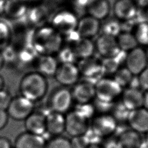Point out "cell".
Returning <instances> with one entry per match:
<instances>
[{"mask_svg": "<svg viewBox=\"0 0 148 148\" xmlns=\"http://www.w3.org/2000/svg\"><path fill=\"white\" fill-rule=\"evenodd\" d=\"M45 148H72L70 140L61 135L53 136L46 142Z\"/></svg>", "mask_w": 148, "mask_h": 148, "instance_id": "obj_34", "label": "cell"}, {"mask_svg": "<svg viewBox=\"0 0 148 148\" xmlns=\"http://www.w3.org/2000/svg\"><path fill=\"white\" fill-rule=\"evenodd\" d=\"M71 92L77 104L90 103L95 97V85L85 79L75 84Z\"/></svg>", "mask_w": 148, "mask_h": 148, "instance_id": "obj_11", "label": "cell"}, {"mask_svg": "<svg viewBox=\"0 0 148 148\" xmlns=\"http://www.w3.org/2000/svg\"><path fill=\"white\" fill-rule=\"evenodd\" d=\"M34 65L35 71L47 77L54 76L59 62L54 56L38 55Z\"/></svg>", "mask_w": 148, "mask_h": 148, "instance_id": "obj_16", "label": "cell"}, {"mask_svg": "<svg viewBox=\"0 0 148 148\" xmlns=\"http://www.w3.org/2000/svg\"><path fill=\"white\" fill-rule=\"evenodd\" d=\"M144 95L139 89L128 88L123 94L122 102L130 110H134L143 106Z\"/></svg>", "mask_w": 148, "mask_h": 148, "instance_id": "obj_21", "label": "cell"}, {"mask_svg": "<svg viewBox=\"0 0 148 148\" xmlns=\"http://www.w3.org/2000/svg\"><path fill=\"white\" fill-rule=\"evenodd\" d=\"M49 16V9L45 5L34 7L27 13V17L29 23L36 26H41L43 24L48 18Z\"/></svg>", "mask_w": 148, "mask_h": 148, "instance_id": "obj_26", "label": "cell"}, {"mask_svg": "<svg viewBox=\"0 0 148 148\" xmlns=\"http://www.w3.org/2000/svg\"><path fill=\"white\" fill-rule=\"evenodd\" d=\"M5 87V80L3 77L0 75V91L4 89Z\"/></svg>", "mask_w": 148, "mask_h": 148, "instance_id": "obj_49", "label": "cell"}, {"mask_svg": "<svg viewBox=\"0 0 148 148\" xmlns=\"http://www.w3.org/2000/svg\"><path fill=\"white\" fill-rule=\"evenodd\" d=\"M148 61L146 52L136 47L127 53L126 68L134 75H139L146 68Z\"/></svg>", "mask_w": 148, "mask_h": 148, "instance_id": "obj_10", "label": "cell"}, {"mask_svg": "<svg viewBox=\"0 0 148 148\" xmlns=\"http://www.w3.org/2000/svg\"><path fill=\"white\" fill-rule=\"evenodd\" d=\"M5 0H0V14L4 12V6H5Z\"/></svg>", "mask_w": 148, "mask_h": 148, "instance_id": "obj_48", "label": "cell"}, {"mask_svg": "<svg viewBox=\"0 0 148 148\" xmlns=\"http://www.w3.org/2000/svg\"><path fill=\"white\" fill-rule=\"evenodd\" d=\"M5 64V60L3 59V57L2 55L1 52L0 51V70L3 67Z\"/></svg>", "mask_w": 148, "mask_h": 148, "instance_id": "obj_50", "label": "cell"}, {"mask_svg": "<svg viewBox=\"0 0 148 148\" xmlns=\"http://www.w3.org/2000/svg\"><path fill=\"white\" fill-rule=\"evenodd\" d=\"M138 3L140 6H144L148 4V0H137Z\"/></svg>", "mask_w": 148, "mask_h": 148, "instance_id": "obj_51", "label": "cell"}, {"mask_svg": "<svg viewBox=\"0 0 148 148\" xmlns=\"http://www.w3.org/2000/svg\"><path fill=\"white\" fill-rule=\"evenodd\" d=\"M73 102L71 90L66 87L61 86L54 89L48 100L49 111L65 114L70 111Z\"/></svg>", "mask_w": 148, "mask_h": 148, "instance_id": "obj_3", "label": "cell"}, {"mask_svg": "<svg viewBox=\"0 0 148 148\" xmlns=\"http://www.w3.org/2000/svg\"><path fill=\"white\" fill-rule=\"evenodd\" d=\"M70 142L72 148H87L89 146L83 135L72 137Z\"/></svg>", "mask_w": 148, "mask_h": 148, "instance_id": "obj_40", "label": "cell"}, {"mask_svg": "<svg viewBox=\"0 0 148 148\" xmlns=\"http://www.w3.org/2000/svg\"><path fill=\"white\" fill-rule=\"evenodd\" d=\"M138 148H148V141L146 139L142 140Z\"/></svg>", "mask_w": 148, "mask_h": 148, "instance_id": "obj_47", "label": "cell"}, {"mask_svg": "<svg viewBox=\"0 0 148 148\" xmlns=\"http://www.w3.org/2000/svg\"><path fill=\"white\" fill-rule=\"evenodd\" d=\"M136 11V5L132 0H117L114 3L113 12L119 19L130 20L135 16Z\"/></svg>", "mask_w": 148, "mask_h": 148, "instance_id": "obj_20", "label": "cell"}, {"mask_svg": "<svg viewBox=\"0 0 148 148\" xmlns=\"http://www.w3.org/2000/svg\"><path fill=\"white\" fill-rule=\"evenodd\" d=\"M102 34L116 37L117 36L121 31V24L119 20L114 18H110L106 20L101 27Z\"/></svg>", "mask_w": 148, "mask_h": 148, "instance_id": "obj_29", "label": "cell"}, {"mask_svg": "<svg viewBox=\"0 0 148 148\" xmlns=\"http://www.w3.org/2000/svg\"><path fill=\"white\" fill-rule=\"evenodd\" d=\"M100 27L98 20L87 16L78 21L76 31L81 38L90 39L98 32Z\"/></svg>", "mask_w": 148, "mask_h": 148, "instance_id": "obj_18", "label": "cell"}, {"mask_svg": "<svg viewBox=\"0 0 148 148\" xmlns=\"http://www.w3.org/2000/svg\"><path fill=\"white\" fill-rule=\"evenodd\" d=\"M47 91L48 82L46 77L36 71L25 73L20 80V95L34 102L43 99Z\"/></svg>", "mask_w": 148, "mask_h": 148, "instance_id": "obj_2", "label": "cell"}, {"mask_svg": "<svg viewBox=\"0 0 148 148\" xmlns=\"http://www.w3.org/2000/svg\"><path fill=\"white\" fill-rule=\"evenodd\" d=\"M13 32L9 23L0 21V51L12 44Z\"/></svg>", "mask_w": 148, "mask_h": 148, "instance_id": "obj_28", "label": "cell"}, {"mask_svg": "<svg viewBox=\"0 0 148 148\" xmlns=\"http://www.w3.org/2000/svg\"><path fill=\"white\" fill-rule=\"evenodd\" d=\"M101 64L105 73H114L120 66L113 57L105 58Z\"/></svg>", "mask_w": 148, "mask_h": 148, "instance_id": "obj_38", "label": "cell"}, {"mask_svg": "<svg viewBox=\"0 0 148 148\" xmlns=\"http://www.w3.org/2000/svg\"><path fill=\"white\" fill-rule=\"evenodd\" d=\"M90 0H75L74 8L77 13L79 14H83L87 10Z\"/></svg>", "mask_w": 148, "mask_h": 148, "instance_id": "obj_41", "label": "cell"}, {"mask_svg": "<svg viewBox=\"0 0 148 148\" xmlns=\"http://www.w3.org/2000/svg\"><path fill=\"white\" fill-rule=\"evenodd\" d=\"M146 54H147V58H148V51L146 53Z\"/></svg>", "mask_w": 148, "mask_h": 148, "instance_id": "obj_54", "label": "cell"}, {"mask_svg": "<svg viewBox=\"0 0 148 148\" xmlns=\"http://www.w3.org/2000/svg\"><path fill=\"white\" fill-rule=\"evenodd\" d=\"M140 87L148 91V68H146L138 76Z\"/></svg>", "mask_w": 148, "mask_h": 148, "instance_id": "obj_42", "label": "cell"}, {"mask_svg": "<svg viewBox=\"0 0 148 148\" xmlns=\"http://www.w3.org/2000/svg\"><path fill=\"white\" fill-rule=\"evenodd\" d=\"M46 133L53 136L61 135L65 130V116L49 111L46 114Z\"/></svg>", "mask_w": 148, "mask_h": 148, "instance_id": "obj_15", "label": "cell"}, {"mask_svg": "<svg viewBox=\"0 0 148 148\" xmlns=\"http://www.w3.org/2000/svg\"><path fill=\"white\" fill-rule=\"evenodd\" d=\"M147 17H148V13H147Z\"/></svg>", "mask_w": 148, "mask_h": 148, "instance_id": "obj_55", "label": "cell"}, {"mask_svg": "<svg viewBox=\"0 0 148 148\" xmlns=\"http://www.w3.org/2000/svg\"><path fill=\"white\" fill-rule=\"evenodd\" d=\"M112 112V116L117 121H123L128 120L131 110L127 109L122 102H120L114 104Z\"/></svg>", "mask_w": 148, "mask_h": 148, "instance_id": "obj_32", "label": "cell"}, {"mask_svg": "<svg viewBox=\"0 0 148 148\" xmlns=\"http://www.w3.org/2000/svg\"><path fill=\"white\" fill-rule=\"evenodd\" d=\"M65 116V131L71 137L83 135L89 128L88 120L74 109L69 111Z\"/></svg>", "mask_w": 148, "mask_h": 148, "instance_id": "obj_8", "label": "cell"}, {"mask_svg": "<svg viewBox=\"0 0 148 148\" xmlns=\"http://www.w3.org/2000/svg\"><path fill=\"white\" fill-rule=\"evenodd\" d=\"M143 106L145 108L148 110V91L143 97Z\"/></svg>", "mask_w": 148, "mask_h": 148, "instance_id": "obj_46", "label": "cell"}, {"mask_svg": "<svg viewBox=\"0 0 148 148\" xmlns=\"http://www.w3.org/2000/svg\"><path fill=\"white\" fill-rule=\"evenodd\" d=\"M132 130L139 132L148 131V110L139 108L131 110L127 120Z\"/></svg>", "mask_w": 148, "mask_h": 148, "instance_id": "obj_19", "label": "cell"}, {"mask_svg": "<svg viewBox=\"0 0 148 148\" xmlns=\"http://www.w3.org/2000/svg\"><path fill=\"white\" fill-rule=\"evenodd\" d=\"M135 38L138 43L148 45V22H143L138 24L135 35Z\"/></svg>", "mask_w": 148, "mask_h": 148, "instance_id": "obj_33", "label": "cell"}, {"mask_svg": "<svg viewBox=\"0 0 148 148\" xmlns=\"http://www.w3.org/2000/svg\"><path fill=\"white\" fill-rule=\"evenodd\" d=\"M90 16L99 20L105 18L110 12V4L108 0H91L87 9Z\"/></svg>", "mask_w": 148, "mask_h": 148, "instance_id": "obj_24", "label": "cell"}, {"mask_svg": "<svg viewBox=\"0 0 148 148\" xmlns=\"http://www.w3.org/2000/svg\"><path fill=\"white\" fill-rule=\"evenodd\" d=\"M117 41L120 50L126 52L136 48L138 44L135 35L128 32H121L117 36Z\"/></svg>", "mask_w": 148, "mask_h": 148, "instance_id": "obj_27", "label": "cell"}, {"mask_svg": "<svg viewBox=\"0 0 148 148\" xmlns=\"http://www.w3.org/2000/svg\"><path fill=\"white\" fill-rule=\"evenodd\" d=\"M31 45L38 55L56 54L64 45L63 36L51 27L34 30Z\"/></svg>", "mask_w": 148, "mask_h": 148, "instance_id": "obj_1", "label": "cell"}, {"mask_svg": "<svg viewBox=\"0 0 148 148\" xmlns=\"http://www.w3.org/2000/svg\"><path fill=\"white\" fill-rule=\"evenodd\" d=\"M88 146H100L103 138L97 134L91 127H89L83 135Z\"/></svg>", "mask_w": 148, "mask_h": 148, "instance_id": "obj_36", "label": "cell"}, {"mask_svg": "<svg viewBox=\"0 0 148 148\" xmlns=\"http://www.w3.org/2000/svg\"><path fill=\"white\" fill-rule=\"evenodd\" d=\"M120 148H138L142 139L138 132L134 131H124L117 138Z\"/></svg>", "mask_w": 148, "mask_h": 148, "instance_id": "obj_25", "label": "cell"}, {"mask_svg": "<svg viewBox=\"0 0 148 148\" xmlns=\"http://www.w3.org/2000/svg\"><path fill=\"white\" fill-rule=\"evenodd\" d=\"M95 47L104 58L113 57L120 50L116 37L104 34L97 39Z\"/></svg>", "mask_w": 148, "mask_h": 148, "instance_id": "obj_14", "label": "cell"}, {"mask_svg": "<svg viewBox=\"0 0 148 148\" xmlns=\"http://www.w3.org/2000/svg\"><path fill=\"white\" fill-rule=\"evenodd\" d=\"M80 75V73L75 63H59L54 77L61 86L68 87L76 84Z\"/></svg>", "mask_w": 148, "mask_h": 148, "instance_id": "obj_6", "label": "cell"}, {"mask_svg": "<svg viewBox=\"0 0 148 148\" xmlns=\"http://www.w3.org/2000/svg\"><path fill=\"white\" fill-rule=\"evenodd\" d=\"M95 97L103 101L113 102L122 91L120 87L114 79L102 78L95 84Z\"/></svg>", "mask_w": 148, "mask_h": 148, "instance_id": "obj_7", "label": "cell"}, {"mask_svg": "<svg viewBox=\"0 0 148 148\" xmlns=\"http://www.w3.org/2000/svg\"><path fill=\"white\" fill-rule=\"evenodd\" d=\"M117 126V121L112 115L102 114L93 120L91 128L99 136L104 138L113 133Z\"/></svg>", "mask_w": 148, "mask_h": 148, "instance_id": "obj_12", "label": "cell"}, {"mask_svg": "<svg viewBox=\"0 0 148 148\" xmlns=\"http://www.w3.org/2000/svg\"><path fill=\"white\" fill-rule=\"evenodd\" d=\"M74 110L88 120L94 116L95 112V109L93 104L90 103V102L77 104Z\"/></svg>", "mask_w": 148, "mask_h": 148, "instance_id": "obj_35", "label": "cell"}, {"mask_svg": "<svg viewBox=\"0 0 148 148\" xmlns=\"http://www.w3.org/2000/svg\"><path fill=\"white\" fill-rule=\"evenodd\" d=\"M35 110V102L20 95L12 98L6 111L9 118L24 121Z\"/></svg>", "mask_w": 148, "mask_h": 148, "instance_id": "obj_4", "label": "cell"}, {"mask_svg": "<svg viewBox=\"0 0 148 148\" xmlns=\"http://www.w3.org/2000/svg\"><path fill=\"white\" fill-rule=\"evenodd\" d=\"M76 65L80 75L84 77V79L94 85L102 79L105 74L101 63L91 57L80 59Z\"/></svg>", "mask_w": 148, "mask_h": 148, "instance_id": "obj_5", "label": "cell"}, {"mask_svg": "<svg viewBox=\"0 0 148 148\" xmlns=\"http://www.w3.org/2000/svg\"><path fill=\"white\" fill-rule=\"evenodd\" d=\"M87 148H102L101 146H89Z\"/></svg>", "mask_w": 148, "mask_h": 148, "instance_id": "obj_52", "label": "cell"}, {"mask_svg": "<svg viewBox=\"0 0 148 148\" xmlns=\"http://www.w3.org/2000/svg\"><path fill=\"white\" fill-rule=\"evenodd\" d=\"M68 46L72 49L76 58L80 59L91 57L95 49V45L90 39L83 38H80L75 42Z\"/></svg>", "mask_w": 148, "mask_h": 148, "instance_id": "obj_22", "label": "cell"}, {"mask_svg": "<svg viewBox=\"0 0 148 148\" xmlns=\"http://www.w3.org/2000/svg\"><path fill=\"white\" fill-rule=\"evenodd\" d=\"M46 113L34 110L24 120L25 131L29 133L42 136L46 133Z\"/></svg>", "mask_w": 148, "mask_h": 148, "instance_id": "obj_13", "label": "cell"}, {"mask_svg": "<svg viewBox=\"0 0 148 148\" xmlns=\"http://www.w3.org/2000/svg\"><path fill=\"white\" fill-rule=\"evenodd\" d=\"M114 75V80L122 88L129 85L134 76L127 68H119Z\"/></svg>", "mask_w": 148, "mask_h": 148, "instance_id": "obj_31", "label": "cell"}, {"mask_svg": "<svg viewBox=\"0 0 148 148\" xmlns=\"http://www.w3.org/2000/svg\"><path fill=\"white\" fill-rule=\"evenodd\" d=\"M77 23L75 15L69 12L63 11L54 16L52 27L63 36L75 31Z\"/></svg>", "mask_w": 148, "mask_h": 148, "instance_id": "obj_9", "label": "cell"}, {"mask_svg": "<svg viewBox=\"0 0 148 148\" xmlns=\"http://www.w3.org/2000/svg\"><path fill=\"white\" fill-rule=\"evenodd\" d=\"M4 13L13 20L18 19L27 13V6L21 0H6L5 2Z\"/></svg>", "mask_w": 148, "mask_h": 148, "instance_id": "obj_23", "label": "cell"}, {"mask_svg": "<svg viewBox=\"0 0 148 148\" xmlns=\"http://www.w3.org/2000/svg\"><path fill=\"white\" fill-rule=\"evenodd\" d=\"M90 1H91V0H90Z\"/></svg>", "mask_w": 148, "mask_h": 148, "instance_id": "obj_56", "label": "cell"}, {"mask_svg": "<svg viewBox=\"0 0 148 148\" xmlns=\"http://www.w3.org/2000/svg\"><path fill=\"white\" fill-rule=\"evenodd\" d=\"M13 97L10 92L3 89L0 91V109L6 110Z\"/></svg>", "mask_w": 148, "mask_h": 148, "instance_id": "obj_39", "label": "cell"}, {"mask_svg": "<svg viewBox=\"0 0 148 148\" xmlns=\"http://www.w3.org/2000/svg\"><path fill=\"white\" fill-rule=\"evenodd\" d=\"M9 118L6 111L5 110L0 109V131L6 127L8 123Z\"/></svg>", "mask_w": 148, "mask_h": 148, "instance_id": "obj_44", "label": "cell"}, {"mask_svg": "<svg viewBox=\"0 0 148 148\" xmlns=\"http://www.w3.org/2000/svg\"><path fill=\"white\" fill-rule=\"evenodd\" d=\"M46 142L43 136L25 131L16 137L14 148H45Z\"/></svg>", "mask_w": 148, "mask_h": 148, "instance_id": "obj_17", "label": "cell"}, {"mask_svg": "<svg viewBox=\"0 0 148 148\" xmlns=\"http://www.w3.org/2000/svg\"><path fill=\"white\" fill-rule=\"evenodd\" d=\"M101 145L102 148H120L117 138H108L103 140Z\"/></svg>", "mask_w": 148, "mask_h": 148, "instance_id": "obj_43", "label": "cell"}, {"mask_svg": "<svg viewBox=\"0 0 148 148\" xmlns=\"http://www.w3.org/2000/svg\"><path fill=\"white\" fill-rule=\"evenodd\" d=\"M94 99L93 105L95 111L97 110L103 114H106L109 112L112 111L114 104V102L101 100L96 97H95Z\"/></svg>", "mask_w": 148, "mask_h": 148, "instance_id": "obj_37", "label": "cell"}, {"mask_svg": "<svg viewBox=\"0 0 148 148\" xmlns=\"http://www.w3.org/2000/svg\"><path fill=\"white\" fill-rule=\"evenodd\" d=\"M56 55V58L59 63H75L77 59L72 49L64 44Z\"/></svg>", "mask_w": 148, "mask_h": 148, "instance_id": "obj_30", "label": "cell"}, {"mask_svg": "<svg viewBox=\"0 0 148 148\" xmlns=\"http://www.w3.org/2000/svg\"><path fill=\"white\" fill-rule=\"evenodd\" d=\"M0 148H12L10 140L5 136H0Z\"/></svg>", "mask_w": 148, "mask_h": 148, "instance_id": "obj_45", "label": "cell"}, {"mask_svg": "<svg viewBox=\"0 0 148 148\" xmlns=\"http://www.w3.org/2000/svg\"><path fill=\"white\" fill-rule=\"evenodd\" d=\"M147 141H148V131L146 132V139H145Z\"/></svg>", "mask_w": 148, "mask_h": 148, "instance_id": "obj_53", "label": "cell"}]
</instances>
